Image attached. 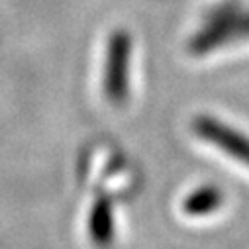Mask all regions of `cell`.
Masks as SVG:
<instances>
[{"label": "cell", "instance_id": "obj_1", "mask_svg": "<svg viewBox=\"0 0 249 249\" xmlns=\"http://www.w3.org/2000/svg\"><path fill=\"white\" fill-rule=\"evenodd\" d=\"M243 39H249V10H243L237 2H228L206 16L204 26L191 41V51L200 55Z\"/></svg>", "mask_w": 249, "mask_h": 249}, {"label": "cell", "instance_id": "obj_2", "mask_svg": "<svg viewBox=\"0 0 249 249\" xmlns=\"http://www.w3.org/2000/svg\"><path fill=\"white\" fill-rule=\"evenodd\" d=\"M195 130L202 140L210 142L212 145L220 147L224 153L231 155L233 159L249 167V138H245L241 132L226 126V124L210 116H198L195 122Z\"/></svg>", "mask_w": 249, "mask_h": 249}, {"label": "cell", "instance_id": "obj_3", "mask_svg": "<svg viewBox=\"0 0 249 249\" xmlns=\"http://www.w3.org/2000/svg\"><path fill=\"white\" fill-rule=\"evenodd\" d=\"M128 61H130V41L126 36H114L110 51H108V65H106V92L112 100H122L128 90Z\"/></svg>", "mask_w": 249, "mask_h": 249}, {"label": "cell", "instance_id": "obj_4", "mask_svg": "<svg viewBox=\"0 0 249 249\" xmlns=\"http://www.w3.org/2000/svg\"><path fill=\"white\" fill-rule=\"evenodd\" d=\"M222 204V193L214 186H202L184 200V212L191 216H206Z\"/></svg>", "mask_w": 249, "mask_h": 249}]
</instances>
